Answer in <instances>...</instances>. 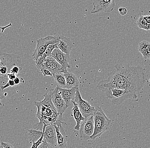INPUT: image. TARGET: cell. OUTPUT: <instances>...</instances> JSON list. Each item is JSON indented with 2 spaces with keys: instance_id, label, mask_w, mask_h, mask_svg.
<instances>
[{
  "instance_id": "cell-1",
  "label": "cell",
  "mask_w": 150,
  "mask_h": 148,
  "mask_svg": "<svg viewBox=\"0 0 150 148\" xmlns=\"http://www.w3.org/2000/svg\"><path fill=\"white\" fill-rule=\"evenodd\" d=\"M145 71L139 66L127 64H118L108 76L106 79L99 81L97 87L99 90L121 89L130 93L134 99L143 89L146 83Z\"/></svg>"
},
{
  "instance_id": "cell-2",
  "label": "cell",
  "mask_w": 150,
  "mask_h": 148,
  "mask_svg": "<svg viewBox=\"0 0 150 148\" xmlns=\"http://www.w3.org/2000/svg\"><path fill=\"white\" fill-rule=\"evenodd\" d=\"M94 131L92 135L90 137L91 139L100 137L105 132L110 130L112 123L105 114L102 108L97 106L95 108L93 115Z\"/></svg>"
},
{
  "instance_id": "cell-3",
  "label": "cell",
  "mask_w": 150,
  "mask_h": 148,
  "mask_svg": "<svg viewBox=\"0 0 150 148\" xmlns=\"http://www.w3.org/2000/svg\"><path fill=\"white\" fill-rule=\"evenodd\" d=\"M104 92L108 99L111 100L112 103L115 105L121 104L128 99H134L130 93L121 89L113 88L105 91Z\"/></svg>"
},
{
  "instance_id": "cell-4",
  "label": "cell",
  "mask_w": 150,
  "mask_h": 148,
  "mask_svg": "<svg viewBox=\"0 0 150 148\" xmlns=\"http://www.w3.org/2000/svg\"><path fill=\"white\" fill-rule=\"evenodd\" d=\"M58 41L59 36L52 35H48L45 38L38 39L36 48L33 54L34 60L36 61L38 58L42 57L49 45L56 44L58 42Z\"/></svg>"
},
{
  "instance_id": "cell-5",
  "label": "cell",
  "mask_w": 150,
  "mask_h": 148,
  "mask_svg": "<svg viewBox=\"0 0 150 148\" xmlns=\"http://www.w3.org/2000/svg\"><path fill=\"white\" fill-rule=\"evenodd\" d=\"M73 101L77 104L79 110L84 118H88L93 115L95 108L82 98L79 88L77 89L75 98Z\"/></svg>"
},
{
  "instance_id": "cell-6",
  "label": "cell",
  "mask_w": 150,
  "mask_h": 148,
  "mask_svg": "<svg viewBox=\"0 0 150 148\" xmlns=\"http://www.w3.org/2000/svg\"><path fill=\"white\" fill-rule=\"evenodd\" d=\"M116 5V0H94L91 13H110L114 10Z\"/></svg>"
},
{
  "instance_id": "cell-7",
  "label": "cell",
  "mask_w": 150,
  "mask_h": 148,
  "mask_svg": "<svg viewBox=\"0 0 150 148\" xmlns=\"http://www.w3.org/2000/svg\"><path fill=\"white\" fill-rule=\"evenodd\" d=\"M94 131V123L93 115L85 118L80 125L79 130L80 138L81 139L88 140L92 135Z\"/></svg>"
},
{
  "instance_id": "cell-8",
  "label": "cell",
  "mask_w": 150,
  "mask_h": 148,
  "mask_svg": "<svg viewBox=\"0 0 150 148\" xmlns=\"http://www.w3.org/2000/svg\"><path fill=\"white\" fill-rule=\"evenodd\" d=\"M51 57L62 66V73H65L67 72V69L70 68L69 64L70 60V55L64 53L58 47L55 48L52 52Z\"/></svg>"
},
{
  "instance_id": "cell-9",
  "label": "cell",
  "mask_w": 150,
  "mask_h": 148,
  "mask_svg": "<svg viewBox=\"0 0 150 148\" xmlns=\"http://www.w3.org/2000/svg\"><path fill=\"white\" fill-rule=\"evenodd\" d=\"M52 101L53 105L56 108L59 115H63L65 110L68 107L65 101L61 96L59 91V87L56 86L54 89L53 93L52 96Z\"/></svg>"
},
{
  "instance_id": "cell-10",
  "label": "cell",
  "mask_w": 150,
  "mask_h": 148,
  "mask_svg": "<svg viewBox=\"0 0 150 148\" xmlns=\"http://www.w3.org/2000/svg\"><path fill=\"white\" fill-rule=\"evenodd\" d=\"M44 137L52 148H57V140L56 130L53 124L47 125L44 132Z\"/></svg>"
},
{
  "instance_id": "cell-11",
  "label": "cell",
  "mask_w": 150,
  "mask_h": 148,
  "mask_svg": "<svg viewBox=\"0 0 150 148\" xmlns=\"http://www.w3.org/2000/svg\"><path fill=\"white\" fill-rule=\"evenodd\" d=\"M43 64L44 68L49 70L52 75L62 73V66L52 57H47L46 58Z\"/></svg>"
},
{
  "instance_id": "cell-12",
  "label": "cell",
  "mask_w": 150,
  "mask_h": 148,
  "mask_svg": "<svg viewBox=\"0 0 150 148\" xmlns=\"http://www.w3.org/2000/svg\"><path fill=\"white\" fill-rule=\"evenodd\" d=\"M73 47V43L70 38L64 35L59 36L58 48L61 51L70 55Z\"/></svg>"
},
{
  "instance_id": "cell-13",
  "label": "cell",
  "mask_w": 150,
  "mask_h": 148,
  "mask_svg": "<svg viewBox=\"0 0 150 148\" xmlns=\"http://www.w3.org/2000/svg\"><path fill=\"white\" fill-rule=\"evenodd\" d=\"M79 87H73L71 89L67 88H60L59 91L61 96L65 101L68 107L70 105L71 101L74 99L77 89Z\"/></svg>"
},
{
  "instance_id": "cell-14",
  "label": "cell",
  "mask_w": 150,
  "mask_h": 148,
  "mask_svg": "<svg viewBox=\"0 0 150 148\" xmlns=\"http://www.w3.org/2000/svg\"><path fill=\"white\" fill-rule=\"evenodd\" d=\"M71 103L74 104V107L72 108V116L74 117L76 122V125L74 129L76 131H79L81 124L85 120V118L82 115L80 110H79L77 104L72 100Z\"/></svg>"
},
{
  "instance_id": "cell-15",
  "label": "cell",
  "mask_w": 150,
  "mask_h": 148,
  "mask_svg": "<svg viewBox=\"0 0 150 148\" xmlns=\"http://www.w3.org/2000/svg\"><path fill=\"white\" fill-rule=\"evenodd\" d=\"M66 79L67 89H71L73 87H79V81L77 76L74 73L71 72H67L64 73Z\"/></svg>"
},
{
  "instance_id": "cell-16",
  "label": "cell",
  "mask_w": 150,
  "mask_h": 148,
  "mask_svg": "<svg viewBox=\"0 0 150 148\" xmlns=\"http://www.w3.org/2000/svg\"><path fill=\"white\" fill-rule=\"evenodd\" d=\"M53 91L54 89H52L47 90L46 92L44 95V100L37 102L40 104L45 106L46 107L49 108L53 110H57L52 101V96L53 93Z\"/></svg>"
},
{
  "instance_id": "cell-17",
  "label": "cell",
  "mask_w": 150,
  "mask_h": 148,
  "mask_svg": "<svg viewBox=\"0 0 150 148\" xmlns=\"http://www.w3.org/2000/svg\"><path fill=\"white\" fill-rule=\"evenodd\" d=\"M54 125L55 126V129H56V136H57V148H65L67 147V137L62 133L60 131L59 129L56 125Z\"/></svg>"
},
{
  "instance_id": "cell-18",
  "label": "cell",
  "mask_w": 150,
  "mask_h": 148,
  "mask_svg": "<svg viewBox=\"0 0 150 148\" xmlns=\"http://www.w3.org/2000/svg\"><path fill=\"white\" fill-rule=\"evenodd\" d=\"M56 86L60 88H67L64 74L59 73L53 75Z\"/></svg>"
},
{
  "instance_id": "cell-19",
  "label": "cell",
  "mask_w": 150,
  "mask_h": 148,
  "mask_svg": "<svg viewBox=\"0 0 150 148\" xmlns=\"http://www.w3.org/2000/svg\"><path fill=\"white\" fill-rule=\"evenodd\" d=\"M42 131L36 129H30L28 130V139L30 143L36 142L42 136Z\"/></svg>"
},
{
  "instance_id": "cell-20",
  "label": "cell",
  "mask_w": 150,
  "mask_h": 148,
  "mask_svg": "<svg viewBox=\"0 0 150 148\" xmlns=\"http://www.w3.org/2000/svg\"><path fill=\"white\" fill-rule=\"evenodd\" d=\"M137 24L138 27L140 28L147 30H150V24L147 22L145 19V16H141L138 19Z\"/></svg>"
},
{
  "instance_id": "cell-21",
  "label": "cell",
  "mask_w": 150,
  "mask_h": 148,
  "mask_svg": "<svg viewBox=\"0 0 150 148\" xmlns=\"http://www.w3.org/2000/svg\"><path fill=\"white\" fill-rule=\"evenodd\" d=\"M57 47H58V43L49 45L46 49L45 51L44 52L42 57L45 59L47 57H51L52 52L55 48Z\"/></svg>"
},
{
  "instance_id": "cell-22",
  "label": "cell",
  "mask_w": 150,
  "mask_h": 148,
  "mask_svg": "<svg viewBox=\"0 0 150 148\" xmlns=\"http://www.w3.org/2000/svg\"><path fill=\"white\" fill-rule=\"evenodd\" d=\"M138 50L140 52L141 54L142 55L143 59L144 60H146L147 59H150V56L149 53L147 52L146 49L144 47V45L142 41L138 45Z\"/></svg>"
},
{
  "instance_id": "cell-23",
  "label": "cell",
  "mask_w": 150,
  "mask_h": 148,
  "mask_svg": "<svg viewBox=\"0 0 150 148\" xmlns=\"http://www.w3.org/2000/svg\"><path fill=\"white\" fill-rule=\"evenodd\" d=\"M45 59L42 56V57L38 58L36 61H35L36 67H37L38 69L40 70L42 68L44 67L43 63H44Z\"/></svg>"
},
{
  "instance_id": "cell-24",
  "label": "cell",
  "mask_w": 150,
  "mask_h": 148,
  "mask_svg": "<svg viewBox=\"0 0 150 148\" xmlns=\"http://www.w3.org/2000/svg\"><path fill=\"white\" fill-rule=\"evenodd\" d=\"M40 71H41V73H42V74L44 75V76H53V75L52 74L51 72L49 70L46 69V68L43 67V68H42V69L40 70Z\"/></svg>"
},
{
  "instance_id": "cell-25",
  "label": "cell",
  "mask_w": 150,
  "mask_h": 148,
  "mask_svg": "<svg viewBox=\"0 0 150 148\" xmlns=\"http://www.w3.org/2000/svg\"><path fill=\"white\" fill-rule=\"evenodd\" d=\"M39 148H52L51 146L48 144V143L47 142L45 139L44 138L43 139V142L42 143L38 146V147Z\"/></svg>"
},
{
  "instance_id": "cell-26",
  "label": "cell",
  "mask_w": 150,
  "mask_h": 148,
  "mask_svg": "<svg viewBox=\"0 0 150 148\" xmlns=\"http://www.w3.org/2000/svg\"><path fill=\"white\" fill-rule=\"evenodd\" d=\"M13 80L16 85H19V84H20L21 82L24 83V81H25L20 76L19 74L17 75L16 78Z\"/></svg>"
},
{
  "instance_id": "cell-27",
  "label": "cell",
  "mask_w": 150,
  "mask_h": 148,
  "mask_svg": "<svg viewBox=\"0 0 150 148\" xmlns=\"http://www.w3.org/2000/svg\"><path fill=\"white\" fill-rule=\"evenodd\" d=\"M14 146L11 143H6V142L1 141L0 144V148H13Z\"/></svg>"
},
{
  "instance_id": "cell-28",
  "label": "cell",
  "mask_w": 150,
  "mask_h": 148,
  "mask_svg": "<svg viewBox=\"0 0 150 148\" xmlns=\"http://www.w3.org/2000/svg\"><path fill=\"white\" fill-rule=\"evenodd\" d=\"M142 42L143 43V45H144V47L146 49L147 52L150 56V43L148 41H146V40L142 41Z\"/></svg>"
},
{
  "instance_id": "cell-29",
  "label": "cell",
  "mask_w": 150,
  "mask_h": 148,
  "mask_svg": "<svg viewBox=\"0 0 150 148\" xmlns=\"http://www.w3.org/2000/svg\"><path fill=\"white\" fill-rule=\"evenodd\" d=\"M119 12L122 16H125L127 13V11L125 7H120L119 8Z\"/></svg>"
},
{
  "instance_id": "cell-30",
  "label": "cell",
  "mask_w": 150,
  "mask_h": 148,
  "mask_svg": "<svg viewBox=\"0 0 150 148\" xmlns=\"http://www.w3.org/2000/svg\"><path fill=\"white\" fill-rule=\"evenodd\" d=\"M5 97L4 96V93L3 91L1 89V86H0V106H3L1 102V100L3 99Z\"/></svg>"
},
{
  "instance_id": "cell-31",
  "label": "cell",
  "mask_w": 150,
  "mask_h": 148,
  "mask_svg": "<svg viewBox=\"0 0 150 148\" xmlns=\"http://www.w3.org/2000/svg\"><path fill=\"white\" fill-rule=\"evenodd\" d=\"M16 76V75L13 74H11V73H9L7 75L8 79H11V80H14Z\"/></svg>"
},
{
  "instance_id": "cell-32",
  "label": "cell",
  "mask_w": 150,
  "mask_h": 148,
  "mask_svg": "<svg viewBox=\"0 0 150 148\" xmlns=\"http://www.w3.org/2000/svg\"><path fill=\"white\" fill-rule=\"evenodd\" d=\"M1 86V89L4 91V89H5L6 88H8V87H10V86L9 85V82H7L5 85H4V86Z\"/></svg>"
},
{
  "instance_id": "cell-33",
  "label": "cell",
  "mask_w": 150,
  "mask_h": 148,
  "mask_svg": "<svg viewBox=\"0 0 150 148\" xmlns=\"http://www.w3.org/2000/svg\"><path fill=\"white\" fill-rule=\"evenodd\" d=\"M8 82H9V85H10V86H15V83L14 82V81L13 80H11V79H9L8 80Z\"/></svg>"
},
{
  "instance_id": "cell-34",
  "label": "cell",
  "mask_w": 150,
  "mask_h": 148,
  "mask_svg": "<svg viewBox=\"0 0 150 148\" xmlns=\"http://www.w3.org/2000/svg\"><path fill=\"white\" fill-rule=\"evenodd\" d=\"M145 19H146V21H147V22H148V23H149V24H150V16H145Z\"/></svg>"
},
{
  "instance_id": "cell-35",
  "label": "cell",
  "mask_w": 150,
  "mask_h": 148,
  "mask_svg": "<svg viewBox=\"0 0 150 148\" xmlns=\"http://www.w3.org/2000/svg\"><path fill=\"white\" fill-rule=\"evenodd\" d=\"M7 95V93H6V92H5V93H4V96H6Z\"/></svg>"
}]
</instances>
